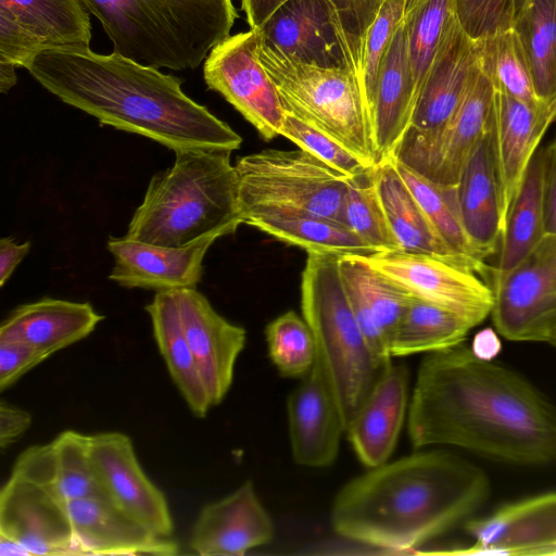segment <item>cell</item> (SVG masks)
<instances>
[{
	"instance_id": "1",
	"label": "cell",
	"mask_w": 556,
	"mask_h": 556,
	"mask_svg": "<svg viewBox=\"0 0 556 556\" xmlns=\"http://www.w3.org/2000/svg\"><path fill=\"white\" fill-rule=\"evenodd\" d=\"M407 433L416 450L453 445L516 464L556 460V406L521 376L462 344L420 362Z\"/></svg>"
},
{
	"instance_id": "2",
	"label": "cell",
	"mask_w": 556,
	"mask_h": 556,
	"mask_svg": "<svg viewBox=\"0 0 556 556\" xmlns=\"http://www.w3.org/2000/svg\"><path fill=\"white\" fill-rule=\"evenodd\" d=\"M64 103L100 124L149 138L173 150H237L242 138L205 106L189 98L181 79L121 54L90 47L41 51L25 66Z\"/></svg>"
},
{
	"instance_id": "3",
	"label": "cell",
	"mask_w": 556,
	"mask_h": 556,
	"mask_svg": "<svg viewBox=\"0 0 556 556\" xmlns=\"http://www.w3.org/2000/svg\"><path fill=\"white\" fill-rule=\"evenodd\" d=\"M485 473L444 451L417 452L369 468L334 496L333 531L391 554L415 548L471 515L486 498Z\"/></svg>"
},
{
	"instance_id": "4",
	"label": "cell",
	"mask_w": 556,
	"mask_h": 556,
	"mask_svg": "<svg viewBox=\"0 0 556 556\" xmlns=\"http://www.w3.org/2000/svg\"><path fill=\"white\" fill-rule=\"evenodd\" d=\"M174 153L173 165L151 178L125 236L182 247L207 233H233L242 219L232 150L188 148Z\"/></svg>"
},
{
	"instance_id": "5",
	"label": "cell",
	"mask_w": 556,
	"mask_h": 556,
	"mask_svg": "<svg viewBox=\"0 0 556 556\" xmlns=\"http://www.w3.org/2000/svg\"><path fill=\"white\" fill-rule=\"evenodd\" d=\"M113 43V52L155 68H197L230 36L231 0H79Z\"/></svg>"
},
{
	"instance_id": "6",
	"label": "cell",
	"mask_w": 556,
	"mask_h": 556,
	"mask_svg": "<svg viewBox=\"0 0 556 556\" xmlns=\"http://www.w3.org/2000/svg\"><path fill=\"white\" fill-rule=\"evenodd\" d=\"M339 254L308 252L301 278L302 316L340 408L345 431L381 368L341 281Z\"/></svg>"
},
{
	"instance_id": "7",
	"label": "cell",
	"mask_w": 556,
	"mask_h": 556,
	"mask_svg": "<svg viewBox=\"0 0 556 556\" xmlns=\"http://www.w3.org/2000/svg\"><path fill=\"white\" fill-rule=\"evenodd\" d=\"M257 55L285 112L330 136L367 163L377 164L364 100L346 66L295 60L267 46L260 36Z\"/></svg>"
},
{
	"instance_id": "8",
	"label": "cell",
	"mask_w": 556,
	"mask_h": 556,
	"mask_svg": "<svg viewBox=\"0 0 556 556\" xmlns=\"http://www.w3.org/2000/svg\"><path fill=\"white\" fill-rule=\"evenodd\" d=\"M241 219L268 211H299L341 223L349 176L312 153L265 149L235 164Z\"/></svg>"
},
{
	"instance_id": "9",
	"label": "cell",
	"mask_w": 556,
	"mask_h": 556,
	"mask_svg": "<svg viewBox=\"0 0 556 556\" xmlns=\"http://www.w3.org/2000/svg\"><path fill=\"white\" fill-rule=\"evenodd\" d=\"M479 67L478 43L464 30L453 12L409 126L390 155L392 159L408 163L443 131Z\"/></svg>"
},
{
	"instance_id": "10",
	"label": "cell",
	"mask_w": 556,
	"mask_h": 556,
	"mask_svg": "<svg viewBox=\"0 0 556 556\" xmlns=\"http://www.w3.org/2000/svg\"><path fill=\"white\" fill-rule=\"evenodd\" d=\"M489 283L497 332L511 341L547 342L556 326V233L544 235L522 262L491 275Z\"/></svg>"
},
{
	"instance_id": "11",
	"label": "cell",
	"mask_w": 556,
	"mask_h": 556,
	"mask_svg": "<svg viewBox=\"0 0 556 556\" xmlns=\"http://www.w3.org/2000/svg\"><path fill=\"white\" fill-rule=\"evenodd\" d=\"M255 29L230 35L210 52L203 76L264 140L280 136L285 110L278 90L257 55Z\"/></svg>"
},
{
	"instance_id": "12",
	"label": "cell",
	"mask_w": 556,
	"mask_h": 556,
	"mask_svg": "<svg viewBox=\"0 0 556 556\" xmlns=\"http://www.w3.org/2000/svg\"><path fill=\"white\" fill-rule=\"evenodd\" d=\"M359 256L412 296L453 312L472 327L492 313L493 289L473 270L399 250Z\"/></svg>"
},
{
	"instance_id": "13",
	"label": "cell",
	"mask_w": 556,
	"mask_h": 556,
	"mask_svg": "<svg viewBox=\"0 0 556 556\" xmlns=\"http://www.w3.org/2000/svg\"><path fill=\"white\" fill-rule=\"evenodd\" d=\"M89 15L79 0H0V63L25 67L41 51L89 47Z\"/></svg>"
},
{
	"instance_id": "14",
	"label": "cell",
	"mask_w": 556,
	"mask_h": 556,
	"mask_svg": "<svg viewBox=\"0 0 556 556\" xmlns=\"http://www.w3.org/2000/svg\"><path fill=\"white\" fill-rule=\"evenodd\" d=\"M0 533L31 556H84L67 506L50 488L11 472L0 491Z\"/></svg>"
},
{
	"instance_id": "15",
	"label": "cell",
	"mask_w": 556,
	"mask_h": 556,
	"mask_svg": "<svg viewBox=\"0 0 556 556\" xmlns=\"http://www.w3.org/2000/svg\"><path fill=\"white\" fill-rule=\"evenodd\" d=\"M90 456L106 497L162 536L174 522L164 493L142 470L131 442L117 431L89 435Z\"/></svg>"
},
{
	"instance_id": "16",
	"label": "cell",
	"mask_w": 556,
	"mask_h": 556,
	"mask_svg": "<svg viewBox=\"0 0 556 556\" xmlns=\"http://www.w3.org/2000/svg\"><path fill=\"white\" fill-rule=\"evenodd\" d=\"M222 232L207 233L182 247L152 244L124 237H110L108 250L114 265L109 279L124 288L156 292L197 288L203 260Z\"/></svg>"
},
{
	"instance_id": "17",
	"label": "cell",
	"mask_w": 556,
	"mask_h": 556,
	"mask_svg": "<svg viewBox=\"0 0 556 556\" xmlns=\"http://www.w3.org/2000/svg\"><path fill=\"white\" fill-rule=\"evenodd\" d=\"M181 327L213 406L228 393L245 329L219 315L197 288L173 291Z\"/></svg>"
},
{
	"instance_id": "18",
	"label": "cell",
	"mask_w": 556,
	"mask_h": 556,
	"mask_svg": "<svg viewBox=\"0 0 556 556\" xmlns=\"http://www.w3.org/2000/svg\"><path fill=\"white\" fill-rule=\"evenodd\" d=\"M287 418L291 454L296 464L325 468L336 462L345 425L317 357L288 396Z\"/></svg>"
},
{
	"instance_id": "19",
	"label": "cell",
	"mask_w": 556,
	"mask_h": 556,
	"mask_svg": "<svg viewBox=\"0 0 556 556\" xmlns=\"http://www.w3.org/2000/svg\"><path fill=\"white\" fill-rule=\"evenodd\" d=\"M274 532L273 519L248 480L201 509L189 545L201 556H243L268 544Z\"/></svg>"
},
{
	"instance_id": "20",
	"label": "cell",
	"mask_w": 556,
	"mask_h": 556,
	"mask_svg": "<svg viewBox=\"0 0 556 556\" xmlns=\"http://www.w3.org/2000/svg\"><path fill=\"white\" fill-rule=\"evenodd\" d=\"M494 86L481 63L443 131L405 166L441 185L456 186L473 147L493 118Z\"/></svg>"
},
{
	"instance_id": "21",
	"label": "cell",
	"mask_w": 556,
	"mask_h": 556,
	"mask_svg": "<svg viewBox=\"0 0 556 556\" xmlns=\"http://www.w3.org/2000/svg\"><path fill=\"white\" fill-rule=\"evenodd\" d=\"M555 119L549 106L530 104L494 87L493 150L504 220L531 157Z\"/></svg>"
},
{
	"instance_id": "22",
	"label": "cell",
	"mask_w": 556,
	"mask_h": 556,
	"mask_svg": "<svg viewBox=\"0 0 556 556\" xmlns=\"http://www.w3.org/2000/svg\"><path fill=\"white\" fill-rule=\"evenodd\" d=\"M475 543L446 554H556V492L503 506L491 516L471 520Z\"/></svg>"
},
{
	"instance_id": "23",
	"label": "cell",
	"mask_w": 556,
	"mask_h": 556,
	"mask_svg": "<svg viewBox=\"0 0 556 556\" xmlns=\"http://www.w3.org/2000/svg\"><path fill=\"white\" fill-rule=\"evenodd\" d=\"M83 555H176L179 545L123 511L106 496L66 503Z\"/></svg>"
},
{
	"instance_id": "24",
	"label": "cell",
	"mask_w": 556,
	"mask_h": 556,
	"mask_svg": "<svg viewBox=\"0 0 556 556\" xmlns=\"http://www.w3.org/2000/svg\"><path fill=\"white\" fill-rule=\"evenodd\" d=\"M409 370L388 363L356 410L345 433L368 468L387 463L397 443L408 404Z\"/></svg>"
},
{
	"instance_id": "25",
	"label": "cell",
	"mask_w": 556,
	"mask_h": 556,
	"mask_svg": "<svg viewBox=\"0 0 556 556\" xmlns=\"http://www.w3.org/2000/svg\"><path fill=\"white\" fill-rule=\"evenodd\" d=\"M338 265L355 318L382 368L392 361L389 340L413 296L359 255L341 254Z\"/></svg>"
},
{
	"instance_id": "26",
	"label": "cell",
	"mask_w": 556,
	"mask_h": 556,
	"mask_svg": "<svg viewBox=\"0 0 556 556\" xmlns=\"http://www.w3.org/2000/svg\"><path fill=\"white\" fill-rule=\"evenodd\" d=\"M406 0H364L333 21L344 66L354 75L367 112L386 51L401 23Z\"/></svg>"
},
{
	"instance_id": "27",
	"label": "cell",
	"mask_w": 556,
	"mask_h": 556,
	"mask_svg": "<svg viewBox=\"0 0 556 556\" xmlns=\"http://www.w3.org/2000/svg\"><path fill=\"white\" fill-rule=\"evenodd\" d=\"M416 105L406 28L399 24L386 51L368 122L377 164L390 156L406 132Z\"/></svg>"
},
{
	"instance_id": "28",
	"label": "cell",
	"mask_w": 556,
	"mask_h": 556,
	"mask_svg": "<svg viewBox=\"0 0 556 556\" xmlns=\"http://www.w3.org/2000/svg\"><path fill=\"white\" fill-rule=\"evenodd\" d=\"M492 122L470 152L456 185L462 222L482 261L500 247L504 226L500 205Z\"/></svg>"
},
{
	"instance_id": "29",
	"label": "cell",
	"mask_w": 556,
	"mask_h": 556,
	"mask_svg": "<svg viewBox=\"0 0 556 556\" xmlns=\"http://www.w3.org/2000/svg\"><path fill=\"white\" fill-rule=\"evenodd\" d=\"M375 184L399 251L434 256L490 280L491 267L453 251L440 237L390 156L375 166Z\"/></svg>"
},
{
	"instance_id": "30",
	"label": "cell",
	"mask_w": 556,
	"mask_h": 556,
	"mask_svg": "<svg viewBox=\"0 0 556 556\" xmlns=\"http://www.w3.org/2000/svg\"><path fill=\"white\" fill-rule=\"evenodd\" d=\"M255 30L264 43L295 60L344 66L326 0H288Z\"/></svg>"
},
{
	"instance_id": "31",
	"label": "cell",
	"mask_w": 556,
	"mask_h": 556,
	"mask_svg": "<svg viewBox=\"0 0 556 556\" xmlns=\"http://www.w3.org/2000/svg\"><path fill=\"white\" fill-rule=\"evenodd\" d=\"M103 318L90 303L43 298L13 309L0 340H21L52 356L88 337Z\"/></svg>"
},
{
	"instance_id": "32",
	"label": "cell",
	"mask_w": 556,
	"mask_h": 556,
	"mask_svg": "<svg viewBox=\"0 0 556 556\" xmlns=\"http://www.w3.org/2000/svg\"><path fill=\"white\" fill-rule=\"evenodd\" d=\"M144 308L173 381L191 412L205 417L213 405L184 333L173 291L156 292Z\"/></svg>"
},
{
	"instance_id": "33",
	"label": "cell",
	"mask_w": 556,
	"mask_h": 556,
	"mask_svg": "<svg viewBox=\"0 0 556 556\" xmlns=\"http://www.w3.org/2000/svg\"><path fill=\"white\" fill-rule=\"evenodd\" d=\"M242 224L308 252L366 255L374 253L339 220L299 211L248 214Z\"/></svg>"
},
{
	"instance_id": "34",
	"label": "cell",
	"mask_w": 556,
	"mask_h": 556,
	"mask_svg": "<svg viewBox=\"0 0 556 556\" xmlns=\"http://www.w3.org/2000/svg\"><path fill=\"white\" fill-rule=\"evenodd\" d=\"M543 162V149H538L506 214L498 260L491 275L514 269L544 236Z\"/></svg>"
},
{
	"instance_id": "35",
	"label": "cell",
	"mask_w": 556,
	"mask_h": 556,
	"mask_svg": "<svg viewBox=\"0 0 556 556\" xmlns=\"http://www.w3.org/2000/svg\"><path fill=\"white\" fill-rule=\"evenodd\" d=\"M510 28L527 58L538 99L556 112V0H515Z\"/></svg>"
},
{
	"instance_id": "36",
	"label": "cell",
	"mask_w": 556,
	"mask_h": 556,
	"mask_svg": "<svg viewBox=\"0 0 556 556\" xmlns=\"http://www.w3.org/2000/svg\"><path fill=\"white\" fill-rule=\"evenodd\" d=\"M472 328L455 313L413 296L390 337V356L428 354L457 346Z\"/></svg>"
},
{
	"instance_id": "37",
	"label": "cell",
	"mask_w": 556,
	"mask_h": 556,
	"mask_svg": "<svg viewBox=\"0 0 556 556\" xmlns=\"http://www.w3.org/2000/svg\"><path fill=\"white\" fill-rule=\"evenodd\" d=\"M392 161L443 241L456 253L482 261L473 253L464 229L456 186L438 184L396 160L392 159Z\"/></svg>"
},
{
	"instance_id": "38",
	"label": "cell",
	"mask_w": 556,
	"mask_h": 556,
	"mask_svg": "<svg viewBox=\"0 0 556 556\" xmlns=\"http://www.w3.org/2000/svg\"><path fill=\"white\" fill-rule=\"evenodd\" d=\"M50 446L52 490L62 501L106 496L90 456L88 434L65 430Z\"/></svg>"
},
{
	"instance_id": "39",
	"label": "cell",
	"mask_w": 556,
	"mask_h": 556,
	"mask_svg": "<svg viewBox=\"0 0 556 556\" xmlns=\"http://www.w3.org/2000/svg\"><path fill=\"white\" fill-rule=\"evenodd\" d=\"M453 0H406L403 22L415 83L416 102L438 53Z\"/></svg>"
},
{
	"instance_id": "40",
	"label": "cell",
	"mask_w": 556,
	"mask_h": 556,
	"mask_svg": "<svg viewBox=\"0 0 556 556\" xmlns=\"http://www.w3.org/2000/svg\"><path fill=\"white\" fill-rule=\"evenodd\" d=\"M375 167L348 179L341 223L372 252L399 250L375 184Z\"/></svg>"
},
{
	"instance_id": "41",
	"label": "cell",
	"mask_w": 556,
	"mask_h": 556,
	"mask_svg": "<svg viewBox=\"0 0 556 556\" xmlns=\"http://www.w3.org/2000/svg\"><path fill=\"white\" fill-rule=\"evenodd\" d=\"M476 41L481 66L495 88L530 104H543L535 94L527 58L513 28Z\"/></svg>"
},
{
	"instance_id": "42",
	"label": "cell",
	"mask_w": 556,
	"mask_h": 556,
	"mask_svg": "<svg viewBox=\"0 0 556 556\" xmlns=\"http://www.w3.org/2000/svg\"><path fill=\"white\" fill-rule=\"evenodd\" d=\"M268 355L280 372L288 378H303L316 359V344L313 333L303 318L294 311H288L265 329Z\"/></svg>"
},
{
	"instance_id": "43",
	"label": "cell",
	"mask_w": 556,
	"mask_h": 556,
	"mask_svg": "<svg viewBox=\"0 0 556 556\" xmlns=\"http://www.w3.org/2000/svg\"><path fill=\"white\" fill-rule=\"evenodd\" d=\"M280 136L349 177L362 175L376 166L367 163L330 136L288 112H285Z\"/></svg>"
},
{
	"instance_id": "44",
	"label": "cell",
	"mask_w": 556,
	"mask_h": 556,
	"mask_svg": "<svg viewBox=\"0 0 556 556\" xmlns=\"http://www.w3.org/2000/svg\"><path fill=\"white\" fill-rule=\"evenodd\" d=\"M515 0H453L454 13L473 40L510 28Z\"/></svg>"
},
{
	"instance_id": "45",
	"label": "cell",
	"mask_w": 556,
	"mask_h": 556,
	"mask_svg": "<svg viewBox=\"0 0 556 556\" xmlns=\"http://www.w3.org/2000/svg\"><path fill=\"white\" fill-rule=\"evenodd\" d=\"M51 355L21 340H0V391L13 386L22 376Z\"/></svg>"
},
{
	"instance_id": "46",
	"label": "cell",
	"mask_w": 556,
	"mask_h": 556,
	"mask_svg": "<svg viewBox=\"0 0 556 556\" xmlns=\"http://www.w3.org/2000/svg\"><path fill=\"white\" fill-rule=\"evenodd\" d=\"M544 235L556 233V139L543 149Z\"/></svg>"
},
{
	"instance_id": "47",
	"label": "cell",
	"mask_w": 556,
	"mask_h": 556,
	"mask_svg": "<svg viewBox=\"0 0 556 556\" xmlns=\"http://www.w3.org/2000/svg\"><path fill=\"white\" fill-rule=\"evenodd\" d=\"M31 425V415L4 401L0 404V446L13 444Z\"/></svg>"
},
{
	"instance_id": "48",
	"label": "cell",
	"mask_w": 556,
	"mask_h": 556,
	"mask_svg": "<svg viewBox=\"0 0 556 556\" xmlns=\"http://www.w3.org/2000/svg\"><path fill=\"white\" fill-rule=\"evenodd\" d=\"M30 242L16 243L12 238L0 240V286H4L22 260L28 254Z\"/></svg>"
},
{
	"instance_id": "49",
	"label": "cell",
	"mask_w": 556,
	"mask_h": 556,
	"mask_svg": "<svg viewBox=\"0 0 556 556\" xmlns=\"http://www.w3.org/2000/svg\"><path fill=\"white\" fill-rule=\"evenodd\" d=\"M288 0H241V8L251 29L260 28Z\"/></svg>"
},
{
	"instance_id": "50",
	"label": "cell",
	"mask_w": 556,
	"mask_h": 556,
	"mask_svg": "<svg viewBox=\"0 0 556 556\" xmlns=\"http://www.w3.org/2000/svg\"><path fill=\"white\" fill-rule=\"evenodd\" d=\"M0 556H31V554L14 539L0 533Z\"/></svg>"
},
{
	"instance_id": "51",
	"label": "cell",
	"mask_w": 556,
	"mask_h": 556,
	"mask_svg": "<svg viewBox=\"0 0 556 556\" xmlns=\"http://www.w3.org/2000/svg\"><path fill=\"white\" fill-rule=\"evenodd\" d=\"M363 0H326L331 20H338L351 12Z\"/></svg>"
},
{
	"instance_id": "52",
	"label": "cell",
	"mask_w": 556,
	"mask_h": 556,
	"mask_svg": "<svg viewBox=\"0 0 556 556\" xmlns=\"http://www.w3.org/2000/svg\"><path fill=\"white\" fill-rule=\"evenodd\" d=\"M16 66L8 63H0V91L7 93L17 83L15 73Z\"/></svg>"
},
{
	"instance_id": "53",
	"label": "cell",
	"mask_w": 556,
	"mask_h": 556,
	"mask_svg": "<svg viewBox=\"0 0 556 556\" xmlns=\"http://www.w3.org/2000/svg\"><path fill=\"white\" fill-rule=\"evenodd\" d=\"M547 342L556 348V326L552 330L551 336H549Z\"/></svg>"
}]
</instances>
